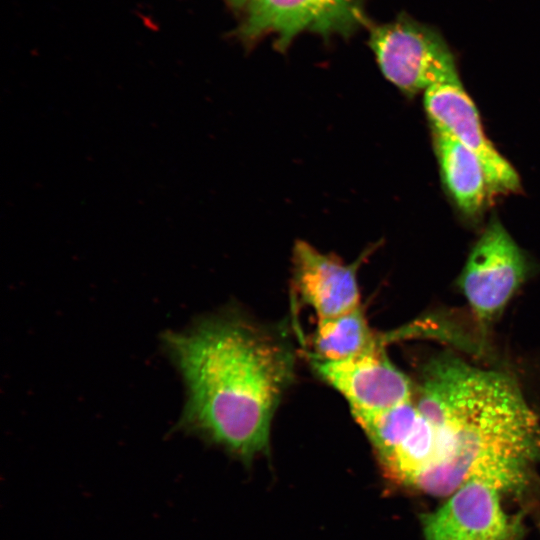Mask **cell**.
Masks as SVG:
<instances>
[{
  "instance_id": "1",
  "label": "cell",
  "mask_w": 540,
  "mask_h": 540,
  "mask_svg": "<svg viewBox=\"0 0 540 540\" xmlns=\"http://www.w3.org/2000/svg\"><path fill=\"white\" fill-rule=\"evenodd\" d=\"M186 400L177 429L243 461L268 450L273 415L294 376L278 331L232 311L162 335Z\"/></svg>"
},
{
  "instance_id": "2",
  "label": "cell",
  "mask_w": 540,
  "mask_h": 540,
  "mask_svg": "<svg viewBox=\"0 0 540 540\" xmlns=\"http://www.w3.org/2000/svg\"><path fill=\"white\" fill-rule=\"evenodd\" d=\"M419 412L435 431L434 461L416 492L446 498L465 484L521 496L540 463V419L507 374L451 354L422 372Z\"/></svg>"
},
{
  "instance_id": "3",
  "label": "cell",
  "mask_w": 540,
  "mask_h": 540,
  "mask_svg": "<svg viewBox=\"0 0 540 540\" xmlns=\"http://www.w3.org/2000/svg\"><path fill=\"white\" fill-rule=\"evenodd\" d=\"M369 43L383 75L407 96L459 76L443 36L415 20L400 18L377 26Z\"/></svg>"
},
{
  "instance_id": "4",
  "label": "cell",
  "mask_w": 540,
  "mask_h": 540,
  "mask_svg": "<svg viewBox=\"0 0 540 540\" xmlns=\"http://www.w3.org/2000/svg\"><path fill=\"white\" fill-rule=\"evenodd\" d=\"M527 258L493 217L476 241L458 278V286L481 324L498 317L525 281Z\"/></svg>"
},
{
  "instance_id": "5",
  "label": "cell",
  "mask_w": 540,
  "mask_h": 540,
  "mask_svg": "<svg viewBox=\"0 0 540 540\" xmlns=\"http://www.w3.org/2000/svg\"><path fill=\"white\" fill-rule=\"evenodd\" d=\"M502 497L482 483L463 485L420 517L424 540H522L523 516L508 513Z\"/></svg>"
},
{
  "instance_id": "6",
  "label": "cell",
  "mask_w": 540,
  "mask_h": 540,
  "mask_svg": "<svg viewBox=\"0 0 540 540\" xmlns=\"http://www.w3.org/2000/svg\"><path fill=\"white\" fill-rule=\"evenodd\" d=\"M424 107L431 128L448 133L479 159L490 196L520 190L517 171L485 136L477 108L459 76L429 87L424 92Z\"/></svg>"
},
{
  "instance_id": "7",
  "label": "cell",
  "mask_w": 540,
  "mask_h": 540,
  "mask_svg": "<svg viewBox=\"0 0 540 540\" xmlns=\"http://www.w3.org/2000/svg\"><path fill=\"white\" fill-rule=\"evenodd\" d=\"M383 348L343 361L312 360V364L345 397L351 413L385 410L411 400L412 385Z\"/></svg>"
},
{
  "instance_id": "8",
  "label": "cell",
  "mask_w": 540,
  "mask_h": 540,
  "mask_svg": "<svg viewBox=\"0 0 540 540\" xmlns=\"http://www.w3.org/2000/svg\"><path fill=\"white\" fill-rule=\"evenodd\" d=\"M371 251L345 264L334 254L318 251L298 240L293 248V281L302 301L311 306L318 319L340 316L360 307L357 270Z\"/></svg>"
},
{
  "instance_id": "9",
  "label": "cell",
  "mask_w": 540,
  "mask_h": 540,
  "mask_svg": "<svg viewBox=\"0 0 540 540\" xmlns=\"http://www.w3.org/2000/svg\"><path fill=\"white\" fill-rule=\"evenodd\" d=\"M431 132L440 175L449 196L463 214L478 216L490 197L479 159L448 133L436 128H431Z\"/></svg>"
},
{
  "instance_id": "10",
  "label": "cell",
  "mask_w": 540,
  "mask_h": 540,
  "mask_svg": "<svg viewBox=\"0 0 540 540\" xmlns=\"http://www.w3.org/2000/svg\"><path fill=\"white\" fill-rule=\"evenodd\" d=\"M346 0H251L245 33H275L280 48L307 28L328 24Z\"/></svg>"
},
{
  "instance_id": "11",
  "label": "cell",
  "mask_w": 540,
  "mask_h": 540,
  "mask_svg": "<svg viewBox=\"0 0 540 540\" xmlns=\"http://www.w3.org/2000/svg\"><path fill=\"white\" fill-rule=\"evenodd\" d=\"M384 338L369 326L360 307L333 318L318 319L312 360L336 362L384 347Z\"/></svg>"
},
{
  "instance_id": "12",
  "label": "cell",
  "mask_w": 540,
  "mask_h": 540,
  "mask_svg": "<svg viewBox=\"0 0 540 540\" xmlns=\"http://www.w3.org/2000/svg\"><path fill=\"white\" fill-rule=\"evenodd\" d=\"M352 416L368 437L380 463L407 438L420 412L409 400L385 410L352 413Z\"/></svg>"
}]
</instances>
